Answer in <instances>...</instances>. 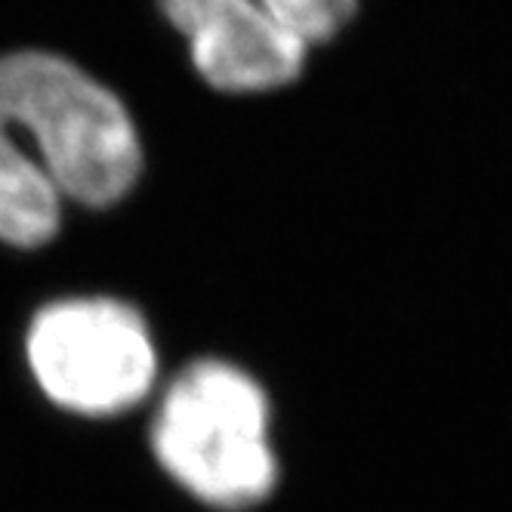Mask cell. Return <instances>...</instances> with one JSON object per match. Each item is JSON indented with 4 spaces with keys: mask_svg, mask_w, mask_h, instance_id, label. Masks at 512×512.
Masks as SVG:
<instances>
[{
    "mask_svg": "<svg viewBox=\"0 0 512 512\" xmlns=\"http://www.w3.org/2000/svg\"><path fill=\"white\" fill-rule=\"evenodd\" d=\"M139 173L136 124L105 84L56 53L0 56V241L41 247L62 201L112 207Z\"/></svg>",
    "mask_w": 512,
    "mask_h": 512,
    "instance_id": "cell-1",
    "label": "cell"
},
{
    "mask_svg": "<svg viewBox=\"0 0 512 512\" xmlns=\"http://www.w3.org/2000/svg\"><path fill=\"white\" fill-rule=\"evenodd\" d=\"M152 451L179 488L213 509L263 503L278 482L266 389L223 358L186 364L161 395Z\"/></svg>",
    "mask_w": 512,
    "mask_h": 512,
    "instance_id": "cell-2",
    "label": "cell"
},
{
    "mask_svg": "<svg viewBox=\"0 0 512 512\" xmlns=\"http://www.w3.org/2000/svg\"><path fill=\"white\" fill-rule=\"evenodd\" d=\"M25 352L47 398L84 417H115L136 408L158 377L149 324L112 297L44 306L28 327Z\"/></svg>",
    "mask_w": 512,
    "mask_h": 512,
    "instance_id": "cell-3",
    "label": "cell"
},
{
    "mask_svg": "<svg viewBox=\"0 0 512 512\" xmlns=\"http://www.w3.org/2000/svg\"><path fill=\"white\" fill-rule=\"evenodd\" d=\"M186 38L198 75L223 93H272L294 84L312 53L253 0H158Z\"/></svg>",
    "mask_w": 512,
    "mask_h": 512,
    "instance_id": "cell-4",
    "label": "cell"
},
{
    "mask_svg": "<svg viewBox=\"0 0 512 512\" xmlns=\"http://www.w3.org/2000/svg\"><path fill=\"white\" fill-rule=\"evenodd\" d=\"M309 47L334 41L355 19L358 0H253Z\"/></svg>",
    "mask_w": 512,
    "mask_h": 512,
    "instance_id": "cell-5",
    "label": "cell"
}]
</instances>
